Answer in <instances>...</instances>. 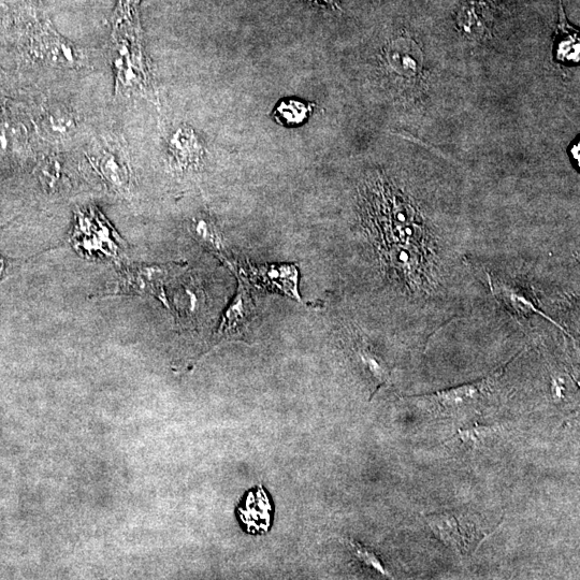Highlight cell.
I'll list each match as a JSON object with an SVG mask.
<instances>
[{"label":"cell","instance_id":"obj_1","mask_svg":"<svg viewBox=\"0 0 580 580\" xmlns=\"http://www.w3.org/2000/svg\"><path fill=\"white\" fill-rule=\"evenodd\" d=\"M35 49L43 62L55 68L80 69L87 63L83 50L58 34L50 24L39 29Z\"/></svg>","mask_w":580,"mask_h":580},{"label":"cell","instance_id":"obj_2","mask_svg":"<svg viewBox=\"0 0 580 580\" xmlns=\"http://www.w3.org/2000/svg\"><path fill=\"white\" fill-rule=\"evenodd\" d=\"M167 152L171 165L180 172L196 170L205 157V147L195 132L186 124L172 130L167 139Z\"/></svg>","mask_w":580,"mask_h":580},{"label":"cell","instance_id":"obj_3","mask_svg":"<svg viewBox=\"0 0 580 580\" xmlns=\"http://www.w3.org/2000/svg\"><path fill=\"white\" fill-rule=\"evenodd\" d=\"M524 352L525 351H521L518 355L507 362V364L497 369L495 372H492L483 380H478L451 389L441 390L438 391V393L427 395L425 397L439 403L441 408L446 410L463 408L464 405L480 400L484 395L488 394L492 387L501 379L506 369L509 368L516 358L524 354Z\"/></svg>","mask_w":580,"mask_h":580},{"label":"cell","instance_id":"obj_4","mask_svg":"<svg viewBox=\"0 0 580 580\" xmlns=\"http://www.w3.org/2000/svg\"><path fill=\"white\" fill-rule=\"evenodd\" d=\"M100 176L122 195L128 194L132 185V171L124 153L114 145H105L95 157Z\"/></svg>","mask_w":580,"mask_h":580},{"label":"cell","instance_id":"obj_5","mask_svg":"<svg viewBox=\"0 0 580 580\" xmlns=\"http://www.w3.org/2000/svg\"><path fill=\"white\" fill-rule=\"evenodd\" d=\"M422 56L416 43L405 38L391 41L385 50L388 67L404 78H413L422 71Z\"/></svg>","mask_w":580,"mask_h":580},{"label":"cell","instance_id":"obj_6","mask_svg":"<svg viewBox=\"0 0 580 580\" xmlns=\"http://www.w3.org/2000/svg\"><path fill=\"white\" fill-rule=\"evenodd\" d=\"M38 125L42 136L58 141L74 136L78 122L74 111L62 105H51L41 113Z\"/></svg>","mask_w":580,"mask_h":580},{"label":"cell","instance_id":"obj_7","mask_svg":"<svg viewBox=\"0 0 580 580\" xmlns=\"http://www.w3.org/2000/svg\"><path fill=\"white\" fill-rule=\"evenodd\" d=\"M457 25L460 32L471 39L481 40L489 36L491 31L489 7L477 0L463 4L458 12Z\"/></svg>","mask_w":580,"mask_h":580},{"label":"cell","instance_id":"obj_8","mask_svg":"<svg viewBox=\"0 0 580 580\" xmlns=\"http://www.w3.org/2000/svg\"><path fill=\"white\" fill-rule=\"evenodd\" d=\"M427 525L441 543L461 554L463 539L456 517L449 513L430 514L426 516Z\"/></svg>","mask_w":580,"mask_h":580},{"label":"cell","instance_id":"obj_9","mask_svg":"<svg viewBox=\"0 0 580 580\" xmlns=\"http://www.w3.org/2000/svg\"><path fill=\"white\" fill-rule=\"evenodd\" d=\"M559 2V22L557 27V58L562 63L579 62V37L565 17L562 0Z\"/></svg>","mask_w":580,"mask_h":580},{"label":"cell","instance_id":"obj_10","mask_svg":"<svg viewBox=\"0 0 580 580\" xmlns=\"http://www.w3.org/2000/svg\"><path fill=\"white\" fill-rule=\"evenodd\" d=\"M315 108V104L306 103V101L296 98H286L275 107L272 119L286 127L302 126L310 119Z\"/></svg>","mask_w":580,"mask_h":580},{"label":"cell","instance_id":"obj_11","mask_svg":"<svg viewBox=\"0 0 580 580\" xmlns=\"http://www.w3.org/2000/svg\"><path fill=\"white\" fill-rule=\"evenodd\" d=\"M499 296L505 302L507 307H510L515 313L518 315H524L526 317L538 314L548 322L553 323L556 327H559L564 333L568 331L558 325L557 322L554 321L553 318L549 317L546 313L539 309L538 306L534 303L533 299L524 293V290L518 287H512L509 285H501L499 287Z\"/></svg>","mask_w":580,"mask_h":580},{"label":"cell","instance_id":"obj_12","mask_svg":"<svg viewBox=\"0 0 580 580\" xmlns=\"http://www.w3.org/2000/svg\"><path fill=\"white\" fill-rule=\"evenodd\" d=\"M249 304V298H246L241 290L225 315L223 326H221L220 330L221 337H228V339L239 337L242 327L248 323L251 315Z\"/></svg>","mask_w":580,"mask_h":580},{"label":"cell","instance_id":"obj_13","mask_svg":"<svg viewBox=\"0 0 580 580\" xmlns=\"http://www.w3.org/2000/svg\"><path fill=\"white\" fill-rule=\"evenodd\" d=\"M194 237L214 253H224L223 236L209 215H199L192 223Z\"/></svg>","mask_w":580,"mask_h":580},{"label":"cell","instance_id":"obj_14","mask_svg":"<svg viewBox=\"0 0 580 580\" xmlns=\"http://www.w3.org/2000/svg\"><path fill=\"white\" fill-rule=\"evenodd\" d=\"M356 354L359 358L362 367L369 373L371 379L376 383V390L373 396L379 389L385 385L390 377V369L385 362L377 356L368 345L359 344L356 347Z\"/></svg>","mask_w":580,"mask_h":580},{"label":"cell","instance_id":"obj_15","mask_svg":"<svg viewBox=\"0 0 580 580\" xmlns=\"http://www.w3.org/2000/svg\"><path fill=\"white\" fill-rule=\"evenodd\" d=\"M498 433V427L472 424L461 428L458 437L464 445L472 449H482L495 441Z\"/></svg>","mask_w":580,"mask_h":580},{"label":"cell","instance_id":"obj_16","mask_svg":"<svg viewBox=\"0 0 580 580\" xmlns=\"http://www.w3.org/2000/svg\"><path fill=\"white\" fill-rule=\"evenodd\" d=\"M346 544L348 545V547H350V549L353 551L354 556L360 562L364 563L365 565H367V567L375 570L376 572H379L384 576H390L388 571H386L384 564L382 563L380 558L377 557L371 549L365 547L364 545H361L360 543L354 540H347Z\"/></svg>","mask_w":580,"mask_h":580},{"label":"cell","instance_id":"obj_17","mask_svg":"<svg viewBox=\"0 0 580 580\" xmlns=\"http://www.w3.org/2000/svg\"><path fill=\"white\" fill-rule=\"evenodd\" d=\"M141 0H120L119 6L116 7L113 14V21L115 25L121 23L125 26L134 25L137 8Z\"/></svg>","mask_w":580,"mask_h":580},{"label":"cell","instance_id":"obj_18","mask_svg":"<svg viewBox=\"0 0 580 580\" xmlns=\"http://www.w3.org/2000/svg\"><path fill=\"white\" fill-rule=\"evenodd\" d=\"M309 3L315 4L316 6L328 7L333 10H342L340 0H309Z\"/></svg>","mask_w":580,"mask_h":580}]
</instances>
